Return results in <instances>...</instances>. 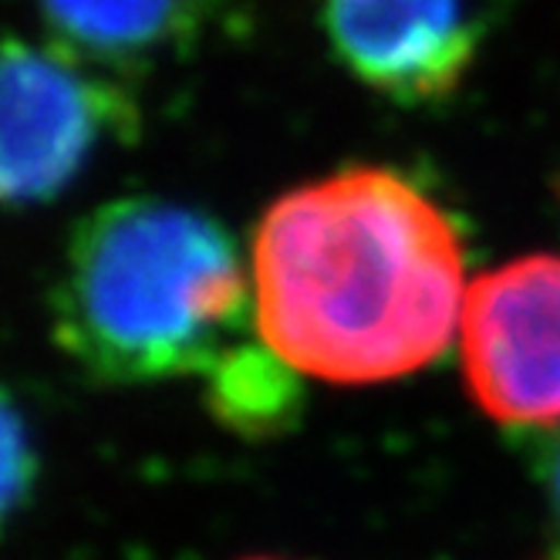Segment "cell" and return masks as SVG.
<instances>
[{
	"instance_id": "obj_3",
	"label": "cell",
	"mask_w": 560,
	"mask_h": 560,
	"mask_svg": "<svg viewBox=\"0 0 560 560\" xmlns=\"http://www.w3.org/2000/svg\"><path fill=\"white\" fill-rule=\"evenodd\" d=\"M0 189L11 207L55 199L108 139L136 132L132 98L61 45L4 48Z\"/></svg>"
},
{
	"instance_id": "obj_7",
	"label": "cell",
	"mask_w": 560,
	"mask_h": 560,
	"mask_svg": "<svg viewBox=\"0 0 560 560\" xmlns=\"http://www.w3.org/2000/svg\"><path fill=\"white\" fill-rule=\"evenodd\" d=\"M301 372L257 338L233 348L207 375L213 416L240 435H273L294 422L301 406Z\"/></svg>"
},
{
	"instance_id": "obj_5",
	"label": "cell",
	"mask_w": 560,
	"mask_h": 560,
	"mask_svg": "<svg viewBox=\"0 0 560 560\" xmlns=\"http://www.w3.org/2000/svg\"><path fill=\"white\" fill-rule=\"evenodd\" d=\"M325 27L358 82L406 105L453 95L476 51L463 0H328Z\"/></svg>"
},
{
	"instance_id": "obj_4",
	"label": "cell",
	"mask_w": 560,
	"mask_h": 560,
	"mask_svg": "<svg viewBox=\"0 0 560 560\" xmlns=\"http://www.w3.org/2000/svg\"><path fill=\"white\" fill-rule=\"evenodd\" d=\"M456 338L466 388L493 422L560 425V257L527 254L476 277Z\"/></svg>"
},
{
	"instance_id": "obj_2",
	"label": "cell",
	"mask_w": 560,
	"mask_h": 560,
	"mask_svg": "<svg viewBox=\"0 0 560 560\" xmlns=\"http://www.w3.org/2000/svg\"><path fill=\"white\" fill-rule=\"evenodd\" d=\"M51 331L102 382L210 375L257 338L254 277L233 236L199 210L155 196L115 199L68 240Z\"/></svg>"
},
{
	"instance_id": "obj_1",
	"label": "cell",
	"mask_w": 560,
	"mask_h": 560,
	"mask_svg": "<svg viewBox=\"0 0 560 560\" xmlns=\"http://www.w3.org/2000/svg\"><path fill=\"white\" fill-rule=\"evenodd\" d=\"M257 335L304 378H406L459 335L463 236L412 179L358 166L291 189L250 247Z\"/></svg>"
},
{
	"instance_id": "obj_6",
	"label": "cell",
	"mask_w": 560,
	"mask_h": 560,
	"mask_svg": "<svg viewBox=\"0 0 560 560\" xmlns=\"http://www.w3.org/2000/svg\"><path fill=\"white\" fill-rule=\"evenodd\" d=\"M37 8L55 45L102 71L173 55L203 21V0H37Z\"/></svg>"
},
{
	"instance_id": "obj_8",
	"label": "cell",
	"mask_w": 560,
	"mask_h": 560,
	"mask_svg": "<svg viewBox=\"0 0 560 560\" xmlns=\"http://www.w3.org/2000/svg\"><path fill=\"white\" fill-rule=\"evenodd\" d=\"M553 497L560 503V453H557V463H553Z\"/></svg>"
},
{
	"instance_id": "obj_9",
	"label": "cell",
	"mask_w": 560,
	"mask_h": 560,
	"mask_svg": "<svg viewBox=\"0 0 560 560\" xmlns=\"http://www.w3.org/2000/svg\"><path fill=\"white\" fill-rule=\"evenodd\" d=\"M257 560H267V557H257Z\"/></svg>"
}]
</instances>
